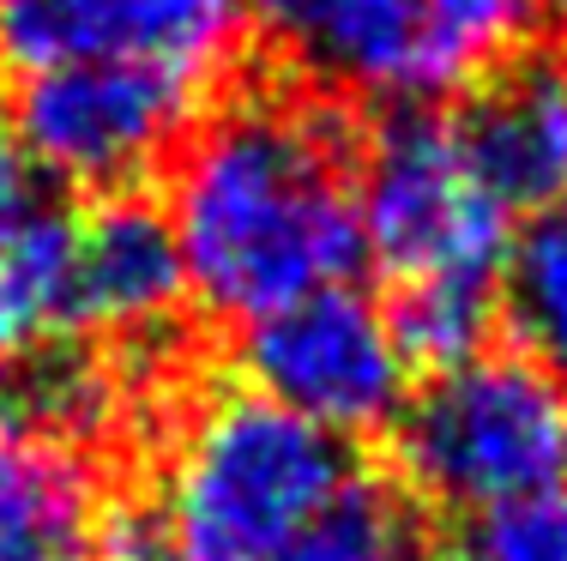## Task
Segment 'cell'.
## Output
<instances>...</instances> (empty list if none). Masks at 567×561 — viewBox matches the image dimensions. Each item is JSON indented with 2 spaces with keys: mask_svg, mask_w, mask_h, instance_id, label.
I'll return each instance as SVG.
<instances>
[{
  "mask_svg": "<svg viewBox=\"0 0 567 561\" xmlns=\"http://www.w3.org/2000/svg\"><path fill=\"white\" fill-rule=\"evenodd\" d=\"M169 230L187 290L224 320H260L362 266L350 127L315 97L254 91L175 152Z\"/></svg>",
  "mask_w": 567,
  "mask_h": 561,
  "instance_id": "1",
  "label": "cell"
},
{
  "mask_svg": "<svg viewBox=\"0 0 567 561\" xmlns=\"http://www.w3.org/2000/svg\"><path fill=\"white\" fill-rule=\"evenodd\" d=\"M344 440L260 393H212L182 423L164 465L169 561H284L357 477Z\"/></svg>",
  "mask_w": 567,
  "mask_h": 561,
  "instance_id": "2",
  "label": "cell"
},
{
  "mask_svg": "<svg viewBox=\"0 0 567 561\" xmlns=\"http://www.w3.org/2000/svg\"><path fill=\"white\" fill-rule=\"evenodd\" d=\"M362 260L399 290H483L495 297L513 253V211L477 181L453 122L393 110L357 157Z\"/></svg>",
  "mask_w": 567,
  "mask_h": 561,
  "instance_id": "3",
  "label": "cell"
},
{
  "mask_svg": "<svg viewBox=\"0 0 567 561\" xmlns=\"http://www.w3.org/2000/svg\"><path fill=\"white\" fill-rule=\"evenodd\" d=\"M327 79L423 110L471 91L532 31L544 0H241Z\"/></svg>",
  "mask_w": 567,
  "mask_h": 561,
  "instance_id": "4",
  "label": "cell"
},
{
  "mask_svg": "<svg viewBox=\"0 0 567 561\" xmlns=\"http://www.w3.org/2000/svg\"><path fill=\"white\" fill-rule=\"evenodd\" d=\"M399 465L429 501L483 513L561 477L567 405L525 356H477L435 374V386L399 411Z\"/></svg>",
  "mask_w": 567,
  "mask_h": 561,
  "instance_id": "5",
  "label": "cell"
},
{
  "mask_svg": "<svg viewBox=\"0 0 567 561\" xmlns=\"http://www.w3.org/2000/svg\"><path fill=\"white\" fill-rule=\"evenodd\" d=\"M199 97H206V85L169 73V66L66 61L19 79L12 127L49 181L110 199L133 194V181L152 176L187 139Z\"/></svg>",
  "mask_w": 567,
  "mask_h": 561,
  "instance_id": "6",
  "label": "cell"
},
{
  "mask_svg": "<svg viewBox=\"0 0 567 561\" xmlns=\"http://www.w3.org/2000/svg\"><path fill=\"white\" fill-rule=\"evenodd\" d=\"M241 368L248 393L272 398L332 440H362L399 423V411L411 405V363L393 339V320L350 284L308 290L248 320Z\"/></svg>",
  "mask_w": 567,
  "mask_h": 561,
  "instance_id": "7",
  "label": "cell"
},
{
  "mask_svg": "<svg viewBox=\"0 0 567 561\" xmlns=\"http://www.w3.org/2000/svg\"><path fill=\"white\" fill-rule=\"evenodd\" d=\"M241 24V0H0V66L31 79L66 61H145L212 85Z\"/></svg>",
  "mask_w": 567,
  "mask_h": 561,
  "instance_id": "8",
  "label": "cell"
},
{
  "mask_svg": "<svg viewBox=\"0 0 567 561\" xmlns=\"http://www.w3.org/2000/svg\"><path fill=\"white\" fill-rule=\"evenodd\" d=\"M458 152L507 211L567 194V55H507L465 91Z\"/></svg>",
  "mask_w": 567,
  "mask_h": 561,
  "instance_id": "9",
  "label": "cell"
},
{
  "mask_svg": "<svg viewBox=\"0 0 567 561\" xmlns=\"http://www.w3.org/2000/svg\"><path fill=\"white\" fill-rule=\"evenodd\" d=\"M187 297L182 248L157 206L133 194H110L73 218V284L66 326L91 332H157Z\"/></svg>",
  "mask_w": 567,
  "mask_h": 561,
  "instance_id": "10",
  "label": "cell"
},
{
  "mask_svg": "<svg viewBox=\"0 0 567 561\" xmlns=\"http://www.w3.org/2000/svg\"><path fill=\"white\" fill-rule=\"evenodd\" d=\"M91 477L73 447L0 435V561H91Z\"/></svg>",
  "mask_w": 567,
  "mask_h": 561,
  "instance_id": "11",
  "label": "cell"
},
{
  "mask_svg": "<svg viewBox=\"0 0 567 561\" xmlns=\"http://www.w3.org/2000/svg\"><path fill=\"white\" fill-rule=\"evenodd\" d=\"M502 309L525 363L549 381H567V194L532 211V224L513 236Z\"/></svg>",
  "mask_w": 567,
  "mask_h": 561,
  "instance_id": "12",
  "label": "cell"
},
{
  "mask_svg": "<svg viewBox=\"0 0 567 561\" xmlns=\"http://www.w3.org/2000/svg\"><path fill=\"white\" fill-rule=\"evenodd\" d=\"M284 561H423V538L399 489L357 471Z\"/></svg>",
  "mask_w": 567,
  "mask_h": 561,
  "instance_id": "13",
  "label": "cell"
},
{
  "mask_svg": "<svg viewBox=\"0 0 567 561\" xmlns=\"http://www.w3.org/2000/svg\"><path fill=\"white\" fill-rule=\"evenodd\" d=\"M465 561H567V484L556 477L471 513Z\"/></svg>",
  "mask_w": 567,
  "mask_h": 561,
  "instance_id": "14",
  "label": "cell"
},
{
  "mask_svg": "<svg viewBox=\"0 0 567 561\" xmlns=\"http://www.w3.org/2000/svg\"><path fill=\"white\" fill-rule=\"evenodd\" d=\"M61 199L49 176L31 164L19 127H12V110L0 103V248H12L19 236H31L43 218H55Z\"/></svg>",
  "mask_w": 567,
  "mask_h": 561,
  "instance_id": "15",
  "label": "cell"
},
{
  "mask_svg": "<svg viewBox=\"0 0 567 561\" xmlns=\"http://www.w3.org/2000/svg\"><path fill=\"white\" fill-rule=\"evenodd\" d=\"M537 12L549 19V31H556V37H561V49H567V0H544Z\"/></svg>",
  "mask_w": 567,
  "mask_h": 561,
  "instance_id": "16",
  "label": "cell"
},
{
  "mask_svg": "<svg viewBox=\"0 0 567 561\" xmlns=\"http://www.w3.org/2000/svg\"><path fill=\"white\" fill-rule=\"evenodd\" d=\"M561 471H567V465H561Z\"/></svg>",
  "mask_w": 567,
  "mask_h": 561,
  "instance_id": "17",
  "label": "cell"
}]
</instances>
